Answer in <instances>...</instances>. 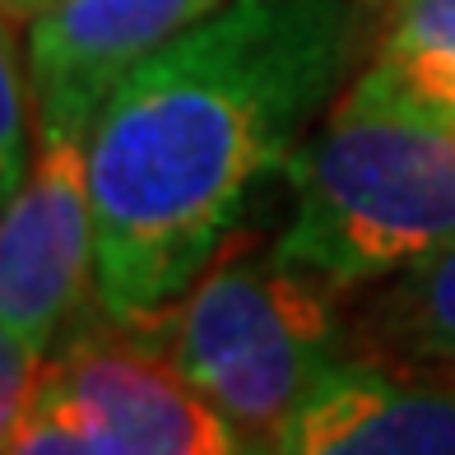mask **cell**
<instances>
[{"instance_id": "6da1fadb", "label": "cell", "mask_w": 455, "mask_h": 455, "mask_svg": "<svg viewBox=\"0 0 455 455\" xmlns=\"http://www.w3.org/2000/svg\"><path fill=\"white\" fill-rule=\"evenodd\" d=\"M367 33V0H223L121 79L89 126L98 307L154 330L288 168Z\"/></svg>"}, {"instance_id": "7a4b0ae2", "label": "cell", "mask_w": 455, "mask_h": 455, "mask_svg": "<svg viewBox=\"0 0 455 455\" xmlns=\"http://www.w3.org/2000/svg\"><path fill=\"white\" fill-rule=\"evenodd\" d=\"M283 177L293 210L275 251L330 293H363L455 242V116L377 60L335 93Z\"/></svg>"}, {"instance_id": "3957f363", "label": "cell", "mask_w": 455, "mask_h": 455, "mask_svg": "<svg viewBox=\"0 0 455 455\" xmlns=\"http://www.w3.org/2000/svg\"><path fill=\"white\" fill-rule=\"evenodd\" d=\"M335 298L279 251L228 256L223 246L154 330H168V358L233 437L270 455L293 409L348 358V325H339Z\"/></svg>"}, {"instance_id": "277c9868", "label": "cell", "mask_w": 455, "mask_h": 455, "mask_svg": "<svg viewBox=\"0 0 455 455\" xmlns=\"http://www.w3.org/2000/svg\"><path fill=\"white\" fill-rule=\"evenodd\" d=\"M98 233L84 140H37L24 186L0 219V325L5 339L52 354L60 330L98 293Z\"/></svg>"}, {"instance_id": "5b68a950", "label": "cell", "mask_w": 455, "mask_h": 455, "mask_svg": "<svg viewBox=\"0 0 455 455\" xmlns=\"http://www.w3.org/2000/svg\"><path fill=\"white\" fill-rule=\"evenodd\" d=\"M43 386L75 404L121 455H233L242 446L149 330L116 325V335L75 339L47 358Z\"/></svg>"}, {"instance_id": "8992f818", "label": "cell", "mask_w": 455, "mask_h": 455, "mask_svg": "<svg viewBox=\"0 0 455 455\" xmlns=\"http://www.w3.org/2000/svg\"><path fill=\"white\" fill-rule=\"evenodd\" d=\"M223 0H56L24 24L37 140H89V126L140 60Z\"/></svg>"}, {"instance_id": "52a82bcc", "label": "cell", "mask_w": 455, "mask_h": 455, "mask_svg": "<svg viewBox=\"0 0 455 455\" xmlns=\"http://www.w3.org/2000/svg\"><path fill=\"white\" fill-rule=\"evenodd\" d=\"M270 455H455V367L348 354L293 409Z\"/></svg>"}, {"instance_id": "ba28073f", "label": "cell", "mask_w": 455, "mask_h": 455, "mask_svg": "<svg viewBox=\"0 0 455 455\" xmlns=\"http://www.w3.org/2000/svg\"><path fill=\"white\" fill-rule=\"evenodd\" d=\"M363 293L367 298L348 312V354L404 367H455V242Z\"/></svg>"}, {"instance_id": "9c48e42d", "label": "cell", "mask_w": 455, "mask_h": 455, "mask_svg": "<svg viewBox=\"0 0 455 455\" xmlns=\"http://www.w3.org/2000/svg\"><path fill=\"white\" fill-rule=\"evenodd\" d=\"M371 60L419 102L455 116V0H390Z\"/></svg>"}, {"instance_id": "30bf717a", "label": "cell", "mask_w": 455, "mask_h": 455, "mask_svg": "<svg viewBox=\"0 0 455 455\" xmlns=\"http://www.w3.org/2000/svg\"><path fill=\"white\" fill-rule=\"evenodd\" d=\"M28 131H37L33 84H28V66L19 60V24L5 19V43H0V196L5 200L33 172L37 149Z\"/></svg>"}, {"instance_id": "8fae6325", "label": "cell", "mask_w": 455, "mask_h": 455, "mask_svg": "<svg viewBox=\"0 0 455 455\" xmlns=\"http://www.w3.org/2000/svg\"><path fill=\"white\" fill-rule=\"evenodd\" d=\"M5 455H121L102 432L37 381V395L14 432H5Z\"/></svg>"}, {"instance_id": "7c38bea8", "label": "cell", "mask_w": 455, "mask_h": 455, "mask_svg": "<svg viewBox=\"0 0 455 455\" xmlns=\"http://www.w3.org/2000/svg\"><path fill=\"white\" fill-rule=\"evenodd\" d=\"M56 0H5V19H14V24H28V19H37L43 10H52Z\"/></svg>"}, {"instance_id": "4fadbf2b", "label": "cell", "mask_w": 455, "mask_h": 455, "mask_svg": "<svg viewBox=\"0 0 455 455\" xmlns=\"http://www.w3.org/2000/svg\"><path fill=\"white\" fill-rule=\"evenodd\" d=\"M233 455H265V451H251V446H237Z\"/></svg>"}, {"instance_id": "5bb4252c", "label": "cell", "mask_w": 455, "mask_h": 455, "mask_svg": "<svg viewBox=\"0 0 455 455\" xmlns=\"http://www.w3.org/2000/svg\"><path fill=\"white\" fill-rule=\"evenodd\" d=\"M367 5H381V0H367Z\"/></svg>"}]
</instances>
